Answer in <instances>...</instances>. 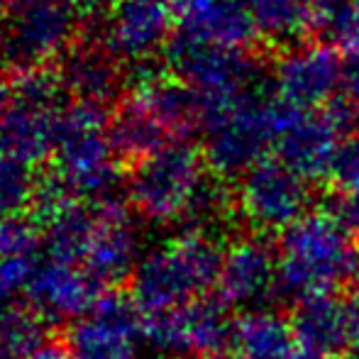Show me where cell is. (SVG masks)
<instances>
[{
  "label": "cell",
  "instance_id": "cell-8",
  "mask_svg": "<svg viewBox=\"0 0 359 359\" xmlns=\"http://www.w3.org/2000/svg\"><path fill=\"white\" fill-rule=\"evenodd\" d=\"M76 15L49 0H15L0 15V76L47 69L74 44Z\"/></svg>",
  "mask_w": 359,
  "mask_h": 359
},
{
  "label": "cell",
  "instance_id": "cell-19",
  "mask_svg": "<svg viewBox=\"0 0 359 359\" xmlns=\"http://www.w3.org/2000/svg\"><path fill=\"white\" fill-rule=\"evenodd\" d=\"M345 135L337 130L325 110H303L293 125L281 135L276 156L308 181L332 176L337 151Z\"/></svg>",
  "mask_w": 359,
  "mask_h": 359
},
{
  "label": "cell",
  "instance_id": "cell-25",
  "mask_svg": "<svg viewBox=\"0 0 359 359\" xmlns=\"http://www.w3.org/2000/svg\"><path fill=\"white\" fill-rule=\"evenodd\" d=\"M332 184L335 191L359 198V130L342 142L332 166Z\"/></svg>",
  "mask_w": 359,
  "mask_h": 359
},
{
  "label": "cell",
  "instance_id": "cell-29",
  "mask_svg": "<svg viewBox=\"0 0 359 359\" xmlns=\"http://www.w3.org/2000/svg\"><path fill=\"white\" fill-rule=\"evenodd\" d=\"M0 359H69L67 347L57 345L54 340H47L44 345L29 347L22 352H13V355H0Z\"/></svg>",
  "mask_w": 359,
  "mask_h": 359
},
{
  "label": "cell",
  "instance_id": "cell-16",
  "mask_svg": "<svg viewBox=\"0 0 359 359\" xmlns=\"http://www.w3.org/2000/svg\"><path fill=\"white\" fill-rule=\"evenodd\" d=\"M279 293V255L264 237L232 245L222 259L217 298L227 308H257Z\"/></svg>",
  "mask_w": 359,
  "mask_h": 359
},
{
  "label": "cell",
  "instance_id": "cell-21",
  "mask_svg": "<svg viewBox=\"0 0 359 359\" xmlns=\"http://www.w3.org/2000/svg\"><path fill=\"white\" fill-rule=\"evenodd\" d=\"M232 347L237 359H301L291 323L274 313H250L235 323Z\"/></svg>",
  "mask_w": 359,
  "mask_h": 359
},
{
  "label": "cell",
  "instance_id": "cell-22",
  "mask_svg": "<svg viewBox=\"0 0 359 359\" xmlns=\"http://www.w3.org/2000/svg\"><path fill=\"white\" fill-rule=\"evenodd\" d=\"M259 37L271 42H296L311 29L308 0H242Z\"/></svg>",
  "mask_w": 359,
  "mask_h": 359
},
{
  "label": "cell",
  "instance_id": "cell-27",
  "mask_svg": "<svg viewBox=\"0 0 359 359\" xmlns=\"http://www.w3.org/2000/svg\"><path fill=\"white\" fill-rule=\"evenodd\" d=\"M49 3L59 5V8L69 10V13H74V15H81V18H86V20H90V18L103 15L105 10L110 13L118 0H49Z\"/></svg>",
  "mask_w": 359,
  "mask_h": 359
},
{
  "label": "cell",
  "instance_id": "cell-9",
  "mask_svg": "<svg viewBox=\"0 0 359 359\" xmlns=\"http://www.w3.org/2000/svg\"><path fill=\"white\" fill-rule=\"evenodd\" d=\"M235 323L220 298H201L181 308L144 316L147 345L171 357L210 359L232 345Z\"/></svg>",
  "mask_w": 359,
  "mask_h": 359
},
{
  "label": "cell",
  "instance_id": "cell-10",
  "mask_svg": "<svg viewBox=\"0 0 359 359\" xmlns=\"http://www.w3.org/2000/svg\"><path fill=\"white\" fill-rule=\"evenodd\" d=\"M144 342V313L133 296L103 293L83 318L72 323L67 352L69 359H140Z\"/></svg>",
  "mask_w": 359,
  "mask_h": 359
},
{
  "label": "cell",
  "instance_id": "cell-30",
  "mask_svg": "<svg viewBox=\"0 0 359 359\" xmlns=\"http://www.w3.org/2000/svg\"><path fill=\"white\" fill-rule=\"evenodd\" d=\"M340 47L345 49V52L359 49V0H350V8H347V22H345V32H342Z\"/></svg>",
  "mask_w": 359,
  "mask_h": 359
},
{
  "label": "cell",
  "instance_id": "cell-20",
  "mask_svg": "<svg viewBox=\"0 0 359 359\" xmlns=\"http://www.w3.org/2000/svg\"><path fill=\"white\" fill-rule=\"evenodd\" d=\"M108 140L113 144L115 156L130 164H137L171 144H181L176 142L171 130L133 93L110 115Z\"/></svg>",
  "mask_w": 359,
  "mask_h": 359
},
{
  "label": "cell",
  "instance_id": "cell-3",
  "mask_svg": "<svg viewBox=\"0 0 359 359\" xmlns=\"http://www.w3.org/2000/svg\"><path fill=\"white\" fill-rule=\"evenodd\" d=\"M220 245L201 230H189L142 257L130 276V296L144 316L201 301L217 288Z\"/></svg>",
  "mask_w": 359,
  "mask_h": 359
},
{
  "label": "cell",
  "instance_id": "cell-17",
  "mask_svg": "<svg viewBox=\"0 0 359 359\" xmlns=\"http://www.w3.org/2000/svg\"><path fill=\"white\" fill-rule=\"evenodd\" d=\"M176 34L222 49H247L259 34L242 0H171Z\"/></svg>",
  "mask_w": 359,
  "mask_h": 359
},
{
  "label": "cell",
  "instance_id": "cell-14",
  "mask_svg": "<svg viewBox=\"0 0 359 359\" xmlns=\"http://www.w3.org/2000/svg\"><path fill=\"white\" fill-rule=\"evenodd\" d=\"M98 205V225L83 252V266L103 286L118 284L125 276H133L140 264V232L120 196L105 201H93Z\"/></svg>",
  "mask_w": 359,
  "mask_h": 359
},
{
  "label": "cell",
  "instance_id": "cell-15",
  "mask_svg": "<svg viewBox=\"0 0 359 359\" xmlns=\"http://www.w3.org/2000/svg\"><path fill=\"white\" fill-rule=\"evenodd\" d=\"M174 27L171 0H118L105 20L103 42L118 59L137 64L169 47Z\"/></svg>",
  "mask_w": 359,
  "mask_h": 359
},
{
  "label": "cell",
  "instance_id": "cell-23",
  "mask_svg": "<svg viewBox=\"0 0 359 359\" xmlns=\"http://www.w3.org/2000/svg\"><path fill=\"white\" fill-rule=\"evenodd\" d=\"M39 181L42 179H37L29 164L0 154V222L25 217L29 208H34Z\"/></svg>",
  "mask_w": 359,
  "mask_h": 359
},
{
  "label": "cell",
  "instance_id": "cell-31",
  "mask_svg": "<svg viewBox=\"0 0 359 359\" xmlns=\"http://www.w3.org/2000/svg\"><path fill=\"white\" fill-rule=\"evenodd\" d=\"M10 103H13V86H8L0 79V128H3V120L10 110Z\"/></svg>",
  "mask_w": 359,
  "mask_h": 359
},
{
  "label": "cell",
  "instance_id": "cell-13",
  "mask_svg": "<svg viewBox=\"0 0 359 359\" xmlns=\"http://www.w3.org/2000/svg\"><path fill=\"white\" fill-rule=\"evenodd\" d=\"M25 296L32 311L47 323H74L103 298V284L95 281L83 266L44 257L34 264Z\"/></svg>",
  "mask_w": 359,
  "mask_h": 359
},
{
  "label": "cell",
  "instance_id": "cell-6",
  "mask_svg": "<svg viewBox=\"0 0 359 359\" xmlns=\"http://www.w3.org/2000/svg\"><path fill=\"white\" fill-rule=\"evenodd\" d=\"M208 179L205 159L198 149L171 144L133 164L128 194L135 210L149 220H189Z\"/></svg>",
  "mask_w": 359,
  "mask_h": 359
},
{
  "label": "cell",
  "instance_id": "cell-2",
  "mask_svg": "<svg viewBox=\"0 0 359 359\" xmlns=\"http://www.w3.org/2000/svg\"><path fill=\"white\" fill-rule=\"evenodd\" d=\"M303 110L293 108L269 90H259L225 108L205 110L201 118L203 159L215 176H245L266 159V151L279 144L281 135Z\"/></svg>",
  "mask_w": 359,
  "mask_h": 359
},
{
  "label": "cell",
  "instance_id": "cell-4",
  "mask_svg": "<svg viewBox=\"0 0 359 359\" xmlns=\"http://www.w3.org/2000/svg\"><path fill=\"white\" fill-rule=\"evenodd\" d=\"M110 115L105 105L74 100L59 120L52 174L76 201H105L118 194L120 174L108 140Z\"/></svg>",
  "mask_w": 359,
  "mask_h": 359
},
{
  "label": "cell",
  "instance_id": "cell-5",
  "mask_svg": "<svg viewBox=\"0 0 359 359\" xmlns=\"http://www.w3.org/2000/svg\"><path fill=\"white\" fill-rule=\"evenodd\" d=\"M164 52L176 79L198 95L203 113L264 90L262 64L247 49L210 47L174 34Z\"/></svg>",
  "mask_w": 359,
  "mask_h": 359
},
{
  "label": "cell",
  "instance_id": "cell-12",
  "mask_svg": "<svg viewBox=\"0 0 359 359\" xmlns=\"http://www.w3.org/2000/svg\"><path fill=\"white\" fill-rule=\"evenodd\" d=\"M342 64L345 57L337 47L325 42L291 47L276 62L271 76V90L279 100L298 110H320L342 88Z\"/></svg>",
  "mask_w": 359,
  "mask_h": 359
},
{
  "label": "cell",
  "instance_id": "cell-1",
  "mask_svg": "<svg viewBox=\"0 0 359 359\" xmlns=\"http://www.w3.org/2000/svg\"><path fill=\"white\" fill-rule=\"evenodd\" d=\"M279 293L293 301L340 293L359 279L355 237L342 230L323 208L286 227L276 245Z\"/></svg>",
  "mask_w": 359,
  "mask_h": 359
},
{
  "label": "cell",
  "instance_id": "cell-7",
  "mask_svg": "<svg viewBox=\"0 0 359 359\" xmlns=\"http://www.w3.org/2000/svg\"><path fill=\"white\" fill-rule=\"evenodd\" d=\"M67 95L57 72L39 69L18 76L13 83V103L0 128V154L29 166L54 154Z\"/></svg>",
  "mask_w": 359,
  "mask_h": 359
},
{
  "label": "cell",
  "instance_id": "cell-28",
  "mask_svg": "<svg viewBox=\"0 0 359 359\" xmlns=\"http://www.w3.org/2000/svg\"><path fill=\"white\" fill-rule=\"evenodd\" d=\"M342 90L345 98L359 108V49L345 54V64H342Z\"/></svg>",
  "mask_w": 359,
  "mask_h": 359
},
{
  "label": "cell",
  "instance_id": "cell-32",
  "mask_svg": "<svg viewBox=\"0 0 359 359\" xmlns=\"http://www.w3.org/2000/svg\"><path fill=\"white\" fill-rule=\"evenodd\" d=\"M13 3H15V0H0V15H3L5 10H8V8H10V5H13Z\"/></svg>",
  "mask_w": 359,
  "mask_h": 359
},
{
  "label": "cell",
  "instance_id": "cell-18",
  "mask_svg": "<svg viewBox=\"0 0 359 359\" xmlns=\"http://www.w3.org/2000/svg\"><path fill=\"white\" fill-rule=\"evenodd\" d=\"M57 76L64 90L76 100L108 105L123 90L128 76L120 69V59L108 49L103 39L81 37L57 62Z\"/></svg>",
  "mask_w": 359,
  "mask_h": 359
},
{
  "label": "cell",
  "instance_id": "cell-24",
  "mask_svg": "<svg viewBox=\"0 0 359 359\" xmlns=\"http://www.w3.org/2000/svg\"><path fill=\"white\" fill-rule=\"evenodd\" d=\"M44 242L42 230L32 217H13L0 222V259H20L34 257L37 247Z\"/></svg>",
  "mask_w": 359,
  "mask_h": 359
},
{
  "label": "cell",
  "instance_id": "cell-11",
  "mask_svg": "<svg viewBox=\"0 0 359 359\" xmlns=\"http://www.w3.org/2000/svg\"><path fill=\"white\" fill-rule=\"evenodd\" d=\"M237 203L255 230L284 232L311 213V181L279 156H266L240 179Z\"/></svg>",
  "mask_w": 359,
  "mask_h": 359
},
{
  "label": "cell",
  "instance_id": "cell-26",
  "mask_svg": "<svg viewBox=\"0 0 359 359\" xmlns=\"http://www.w3.org/2000/svg\"><path fill=\"white\" fill-rule=\"evenodd\" d=\"M342 359H359V286L345 291V350Z\"/></svg>",
  "mask_w": 359,
  "mask_h": 359
}]
</instances>
